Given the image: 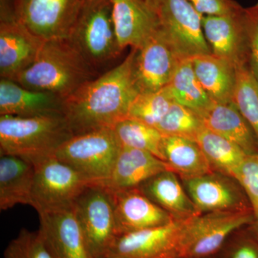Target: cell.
<instances>
[{
	"mask_svg": "<svg viewBox=\"0 0 258 258\" xmlns=\"http://www.w3.org/2000/svg\"><path fill=\"white\" fill-rule=\"evenodd\" d=\"M139 189L163 210L176 220H184L200 215L187 191L174 172L159 173L139 186Z\"/></svg>",
	"mask_w": 258,
	"mask_h": 258,
	"instance_id": "603a6c76",
	"label": "cell"
},
{
	"mask_svg": "<svg viewBox=\"0 0 258 258\" xmlns=\"http://www.w3.org/2000/svg\"><path fill=\"white\" fill-rule=\"evenodd\" d=\"M235 179L247 195L258 220V154L247 155Z\"/></svg>",
	"mask_w": 258,
	"mask_h": 258,
	"instance_id": "836d02e7",
	"label": "cell"
},
{
	"mask_svg": "<svg viewBox=\"0 0 258 258\" xmlns=\"http://www.w3.org/2000/svg\"><path fill=\"white\" fill-rule=\"evenodd\" d=\"M249 37L248 66L258 82V3L246 9Z\"/></svg>",
	"mask_w": 258,
	"mask_h": 258,
	"instance_id": "e575fe53",
	"label": "cell"
},
{
	"mask_svg": "<svg viewBox=\"0 0 258 258\" xmlns=\"http://www.w3.org/2000/svg\"><path fill=\"white\" fill-rule=\"evenodd\" d=\"M35 166L32 161L18 156L0 157V210L18 205L32 206Z\"/></svg>",
	"mask_w": 258,
	"mask_h": 258,
	"instance_id": "7402d4cb",
	"label": "cell"
},
{
	"mask_svg": "<svg viewBox=\"0 0 258 258\" xmlns=\"http://www.w3.org/2000/svg\"><path fill=\"white\" fill-rule=\"evenodd\" d=\"M20 0H0L1 18H15V9Z\"/></svg>",
	"mask_w": 258,
	"mask_h": 258,
	"instance_id": "8d00e7d4",
	"label": "cell"
},
{
	"mask_svg": "<svg viewBox=\"0 0 258 258\" xmlns=\"http://www.w3.org/2000/svg\"><path fill=\"white\" fill-rule=\"evenodd\" d=\"M32 162L35 180L31 207L38 215L71 208L84 189L94 184L55 155Z\"/></svg>",
	"mask_w": 258,
	"mask_h": 258,
	"instance_id": "8992f818",
	"label": "cell"
},
{
	"mask_svg": "<svg viewBox=\"0 0 258 258\" xmlns=\"http://www.w3.org/2000/svg\"><path fill=\"white\" fill-rule=\"evenodd\" d=\"M161 154L168 170L181 180L193 179L214 171L196 141L164 136Z\"/></svg>",
	"mask_w": 258,
	"mask_h": 258,
	"instance_id": "d4e9b609",
	"label": "cell"
},
{
	"mask_svg": "<svg viewBox=\"0 0 258 258\" xmlns=\"http://www.w3.org/2000/svg\"><path fill=\"white\" fill-rule=\"evenodd\" d=\"M109 190L117 235L169 225L176 220L147 198L139 187Z\"/></svg>",
	"mask_w": 258,
	"mask_h": 258,
	"instance_id": "9a60e30c",
	"label": "cell"
},
{
	"mask_svg": "<svg viewBox=\"0 0 258 258\" xmlns=\"http://www.w3.org/2000/svg\"><path fill=\"white\" fill-rule=\"evenodd\" d=\"M39 217L38 230L51 258H93L73 207Z\"/></svg>",
	"mask_w": 258,
	"mask_h": 258,
	"instance_id": "2e32d148",
	"label": "cell"
},
{
	"mask_svg": "<svg viewBox=\"0 0 258 258\" xmlns=\"http://www.w3.org/2000/svg\"><path fill=\"white\" fill-rule=\"evenodd\" d=\"M135 52L132 48L119 64L64 98L62 115L73 135L112 128L128 117L139 93L133 76Z\"/></svg>",
	"mask_w": 258,
	"mask_h": 258,
	"instance_id": "6da1fadb",
	"label": "cell"
},
{
	"mask_svg": "<svg viewBox=\"0 0 258 258\" xmlns=\"http://www.w3.org/2000/svg\"><path fill=\"white\" fill-rule=\"evenodd\" d=\"M112 129L121 147L146 151L163 161L161 143L164 135L155 127L127 117Z\"/></svg>",
	"mask_w": 258,
	"mask_h": 258,
	"instance_id": "83f0119b",
	"label": "cell"
},
{
	"mask_svg": "<svg viewBox=\"0 0 258 258\" xmlns=\"http://www.w3.org/2000/svg\"><path fill=\"white\" fill-rule=\"evenodd\" d=\"M86 0H20L15 18L44 41L68 39Z\"/></svg>",
	"mask_w": 258,
	"mask_h": 258,
	"instance_id": "9c48e42d",
	"label": "cell"
},
{
	"mask_svg": "<svg viewBox=\"0 0 258 258\" xmlns=\"http://www.w3.org/2000/svg\"><path fill=\"white\" fill-rule=\"evenodd\" d=\"M103 258H106V257H103Z\"/></svg>",
	"mask_w": 258,
	"mask_h": 258,
	"instance_id": "60d3db41",
	"label": "cell"
},
{
	"mask_svg": "<svg viewBox=\"0 0 258 258\" xmlns=\"http://www.w3.org/2000/svg\"><path fill=\"white\" fill-rule=\"evenodd\" d=\"M135 50L133 76L139 93L155 92L165 87L183 59L161 27Z\"/></svg>",
	"mask_w": 258,
	"mask_h": 258,
	"instance_id": "7c38bea8",
	"label": "cell"
},
{
	"mask_svg": "<svg viewBox=\"0 0 258 258\" xmlns=\"http://www.w3.org/2000/svg\"><path fill=\"white\" fill-rule=\"evenodd\" d=\"M254 220L252 210L208 212L189 217L183 235L182 257L215 256L232 234Z\"/></svg>",
	"mask_w": 258,
	"mask_h": 258,
	"instance_id": "52a82bcc",
	"label": "cell"
},
{
	"mask_svg": "<svg viewBox=\"0 0 258 258\" xmlns=\"http://www.w3.org/2000/svg\"><path fill=\"white\" fill-rule=\"evenodd\" d=\"M215 258H258V239L249 226L229 237Z\"/></svg>",
	"mask_w": 258,
	"mask_h": 258,
	"instance_id": "d6a6232c",
	"label": "cell"
},
{
	"mask_svg": "<svg viewBox=\"0 0 258 258\" xmlns=\"http://www.w3.org/2000/svg\"><path fill=\"white\" fill-rule=\"evenodd\" d=\"M214 171L235 179L247 155L237 144L204 127L197 137Z\"/></svg>",
	"mask_w": 258,
	"mask_h": 258,
	"instance_id": "484cf974",
	"label": "cell"
},
{
	"mask_svg": "<svg viewBox=\"0 0 258 258\" xmlns=\"http://www.w3.org/2000/svg\"><path fill=\"white\" fill-rule=\"evenodd\" d=\"M73 208L93 257H105L117 236L111 191L103 184H90Z\"/></svg>",
	"mask_w": 258,
	"mask_h": 258,
	"instance_id": "ba28073f",
	"label": "cell"
},
{
	"mask_svg": "<svg viewBox=\"0 0 258 258\" xmlns=\"http://www.w3.org/2000/svg\"><path fill=\"white\" fill-rule=\"evenodd\" d=\"M166 170H168L166 163L151 153L121 147L111 176L101 184L111 190L137 188Z\"/></svg>",
	"mask_w": 258,
	"mask_h": 258,
	"instance_id": "44dd1931",
	"label": "cell"
},
{
	"mask_svg": "<svg viewBox=\"0 0 258 258\" xmlns=\"http://www.w3.org/2000/svg\"><path fill=\"white\" fill-rule=\"evenodd\" d=\"M164 88L173 102L196 111L212 103L197 77L191 57L181 59Z\"/></svg>",
	"mask_w": 258,
	"mask_h": 258,
	"instance_id": "4316f807",
	"label": "cell"
},
{
	"mask_svg": "<svg viewBox=\"0 0 258 258\" xmlns=\"http://www.w3.org/2000/svg\"><path fill=\"white\" fill-rule=\"evenodd\" d=\"M3 258H51L39 230L22 229L5 249Z\"/></svg>",
	"mask_w": 258,
	"mask_h": 258,
	"instance_id": "1f68e13d",
	"label": "cell"
},
{
	"mask_svg": "<svg viewBox=\"0 0 258 258\" xmlns=\"http://www.w3.org/2000/svg\"><path fill=\"white\" fill-rule=\"evenodd\" d=\"M157 13L161 30L181 58L212 53L204 35L203 15L188 0H161Z\"/></svg>",
	"mask_w": 258,
	"mask_h": 258,
	"instance_id": "8fae6325",
	"label": "cell"
},
{
	"mask_svg": "<svg viewBox=\"0 0 258 258\" xmlns=\"http://www.w3.org/2000/svg\"><path fill=\"white\" fill-rule=\"evenodd\" d=\"M187 219L117 235L105 257L183 258V235Z\"/></svg>",
	"mask_w": 258,
	"mask_h": 258,
	"instance_id": "30bf717a",
	"label": "cell"
},
{
	"mask_svg": "<svg viewBox=\"0 0 258 258\" xmlns=\"http://www.w3.org/2000/svg\"><path fill=\"white\" fill-rule=\"evenodd\" d=\"M62 115L21 117L0 115V154L32 161L55 155L73 137Z\"/></svg>",
	"mask_w": 258,
	"mask_h": 258,
	"instance_id": "3957f363",
	"label": "cell"
},
{
	"mask_svg": "<svg viewBox=\"0 0 258 258\" xmlns=\"http://www.w3.org/2000/svg\"><path fill=\"white\" fill-rule=\"evenodd\" d=\"M96 74L69 39H61L44 42L35 62L12 81L64 100Z\"/></svg>",
	"mask_w": 258,
	"mask_h": 258,
	"instance_id": "7a4b0ae2",
	"label": "cell"
},
{
	"mask_svg": "<svg viewBox=\"0 0 258 258\" xmlns=\"http://www.w3.org/2000/svg\"><path fill=\"white\" fill-rule=\"evenodd\" d=\"M112 18L120 48H139L160 28L157 12L145 0H111Z\"/></svg>",
	"mask_w": 258,
	"mask_h": 258,
	"instance_id": "ac0fdd59",
	"label": "cell"
},
{
	"mask_svg": "<svg viewBox=\"0 0 258 258\" xmlns=\"http://www.w3.org/2000/svg\"><path fill=\"white\" fill-rule=\"evenodd\" d=\"M249 228L253 232L254 235L257 237L258 239V220H254L253 223L249 225Z\"/></svg>",
	"mask_w": 258,
	"mask_h": 258,
	"instance_id": "f35d334b",
	"label": "cell"
},
{
	"mask_svg": "<svg viewBox=\"0 0 258 258\" xmlns=\"http://www.w3.org/2000/svg\"><path fill=\"white\" fill-rule=\"evenodd\" d=\"M63 101L55 94L28 89L12 80L0 81V115H62Z\"/></svg>",
	"mask_w": 258,
	"mask_h": 258,
	"instance_id": "d6986e66",
	"label": "cell"
},
{
	"mask_svg": "<svg viewBox=\"0 0 258 258\" xmlns=\"http://www.w3.org/2000/svg\"><path fill=\"white\" fill-rule=\"evenodd\" d=\"M203 258H215V256H211V257H203Z\"/></svg>",
	"mask_w": 258,
	"mask_h": 258,
	"instance_id": "ab89813d",
	"label": "cell"
},
{
	"mask_svg": "<svg viewBox=\"0 0 258 258\" xmlns=\"http://www.w3.org/2000/svg\"><path fill=\"white\" fill-rule=\"evenodd\" d=\"M69 40L95 71L123 51L115 35L111 0H86Z\"/></svg>",
	"mask_w": 258,
	"mask_h": 258,
	"instance_id": "277c9868",
	"label": "cell"
},
{
	"mask_svg": "<svg viewBox=\"0 0 258 258\" xmlns=\"http://www.w3.org/2000/svg\"><path fill=\"white\" fill-rule=\"evenodd\" d=\"M203 28L213 55L230 61L237 68L248 64L246 9L235 15L203 16Z\"/></svg>",
	"mask_w": 258,
	"mask_h": 258,
	"instance_id": "5bb4252c",
	"label": "cell"
},
{
	"mask_svg": "<svg viewBox=\"0 0 258 258\" xmlns=\"http://www.w3.org/2000/svg\"><path fill=\"white\" fill-rule=\"evenodd\" d=\"M145 1L152 9L155 10L156 12L157 11L159 5L160 4L161 0H145Z\"/></svg>",
	"mask_w": 258,
	"mask_h": 258,
	"instance_id": "74e56055",
	"label": "cell"
},
{
	"mask_svg": "<svg viewBox=\"0 0 258 258\" xmlns=\"http://www.w3.org/2000/svg\"><path fill=\"white\" fill-rule=\"evenodd\" d=\"M203 16L230 15L240 13L242 8L235 0H188Z\"/></svg>",
	"mask_w": 258,
	"mask_h": 258,
	"instance_id": "d590c367",
	"label": "cell"
},
{
	"mask_svg": "<svg viewBox=\"0 0 258 258\" xmlns=\"http://www.w3.org/2000/svg\"><path fill=\"white\" fill-rule=\"evenodd\" d=\"M232 103L250 125L258 142V82L247 64L237 68Z\"/></svg>",
	"mask_w": 258,
	"mask_h": 258,
	"instance_id": "f1b7e54d",
	"label": "cell"
},
{
	"mask_svg": "<svg viewBox=\"0 0 258 258\" xmlns=\"http://www.w3.org/2000/svg\"><path fill=\"white\" fill-rule=\"evenodd\" d=\"M191 58L197 77L212 101L232 103L237 83L235 64L212 53Z\"/></svg>",
	"mask_w": 258,
	"mask_h": 258,
	"instance_id": "cb8c5ba5",
	"label": "cell"
},
{
	"mask_svg": "<svg viewBox=\"0 0 258 258\" xmlns=\"http://www.w3.org/2000/svg\"><path fill=\"white\" fill-rule=\"evenodd\" d=\"M44 40L32 34L15 18H1L0 75L13 80L36 60Z\"/></svg>",
	"mask_w": 258,
	"mask_h": 258,
	"instance_id": "e0dca14e",
	"label": "cell"
},
{
	"mask_svg": "<svg viewBox=\"0 0 258 258\" xmlns=\"http://www.w3.org/2000/svg\"><path fill=\"white\" fill-rule=\"evenodd\" d=\"M172 103L165 88L155 92L139 93L129 108L128 117L157 128Z\"/></svg>",
	"mask_w": 258,
	"mask_h": 258,
	"instance_id": "4dcf8cb0",
	"label": "cell"
},
{
	"mask_svg": "<svg viewBox=\"0 0 258 258\" xmlns=\"http://www.w3.org/2000/svg\"><path fill=\"white\" fill-rule=\"evenodd\" d=\"M182 181L200 214L252 210L242 186L231 176L213 171Z\"/></svg>",
	"mask_w": 258,
	"mask_h": 258,
	"instance_id": "4fadbf2b",
	"label": "cell"
},
{
	"mask_svg": "<svg viewBox=\"0 0 258 258\" xmlns=\"http://www.w3.org/2000/svg\"><path fill=\"white\" fill-rule=\"evenodd\" d=\"M204 127L200 115L195 110L173 102L157 128L164 136L196 141Z\"/></svg>",
	"mask_w": 258,
	"mask_h": 258,
	"instance_id": "f546056e",
	"label": "cell"
},
{
	"mask_svg": "<svg viewBox=\"0 0 258 258\" xmlns=\"http://www.w3.org/2000/svg\"><path fill=\"white\" fill-rule=\"evenodd\" d=\"M196 112L205 128L237 144L248 155L258 154L255 134L233 103L212 102Z\"/></svg>",
	"mask_w": 258,
	"mask_h": 258,
	"instance_id": "ffe728a7",
	"label": "cell"
},
{
	"mask_svg": "<svg viewBox=\"0 0 258 258\" xmlns=\"http://www.w3.org/2000/svg\"><path fill=\"white\" fill-rule=\"evenodd\" d=\"M120 144L112 128L74 135L56 151L59 160L95 184L109 179Z\"/></svg>",
	"mask_w": 258,
	"mask_h": 258,
	"instance_id": "5b68a950",
	"label": "cell"
}]
</instances>
